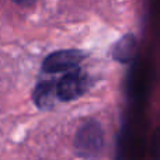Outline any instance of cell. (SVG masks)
<instances>
[{
  "label": "cell",
  "instance_id": "1",
  "mask_svg": "<svg viewBox=\"0 0 160 160\" xmlns=\"http://www.w3.org/2000/svg\"><path fill=\"white\" fill-rule=\"evenodd\" d=\"M104 145L102 131L100 125L94 121H90L84 124L76 133L75 146L76 150L82 158L93 159L100 155Z\"/></svg>",
  "mask_w": 160,
  "mask_h": 160
},
{
  "label": "cell",
  "instance_id": "2",
  "mask_svg": "<svg viewBox=\"0 0 160 160\" xmlns=\"http://www.w3.org/2000/svg\"><path fill=\"white\" fill-rule=\"evenodd\" d=\"M88 88V78L84 72L79 70L78 68L70 70L63 76L56 84L58 98L62 101H70L80 97Z\"/></svg>",
  "mask_w": 160,
  "mask_h": 160
},
{
  "label": "cell",
  "instance_id": "3",
  "mask_svg": "<svg viewBox=\"0 0 160 160\" xmlns=\"http://www.w3.org/2000/svg\"><path fill=\"white\" fill-rule=\"evenodd\" d=\"M84 55L80 51L68 49L58 51L48 56L42 63V69L47 73H59V72H69L79 66L83 61Z\"/></svg>",
  "mask_w": 160,
  "mask_h": 160
},
{
  "label": "cell",
  "instance_id": "4",
  "mask_svg": "<svg viewBox=\"0 0 160 160\" xmlns=\"http://www.w3.org/2000/svg\"><path fill=\"white\" fill-rule=\"evenodd\" d=\"M56 98H58V91H56V84L53 82L39 83L34 91V101L42 110L51 108L55 104Z\"/></svg>",
  "mask_w": 160,
  "mask_h": 160
},
{
  "label": "cell",
  "instance_id": "5",
  "mask_svg": "<svg viewBox=\"0 0 160 160\" xmlns=\"http://www.w3.org/2000/svg\"><path fill=\"white\" fill-rule=\"evenodd\" d=\"M133 48H135V41L133 37H125L115 49V58H118L119 61H128L131 56L133 55Z\"/></svg>",
  "mask_w": 160,
  "mask_h": 160
},
{
  "label": "cell",
  "instance_id": "6",
  "mask_svg": "<svg viewBox=\"0 0 160 160\" xmlns=\"http://www.w3.org/2000/svg\"><path fill=\"white\" fill-rule=\"evenodd\" d=\"M13 2L20 6H30V4H32V3H35L37 0H13Z\"/></svg>",
  "mask_w": 160,
  "mask_h": 160
}]
</instances>
